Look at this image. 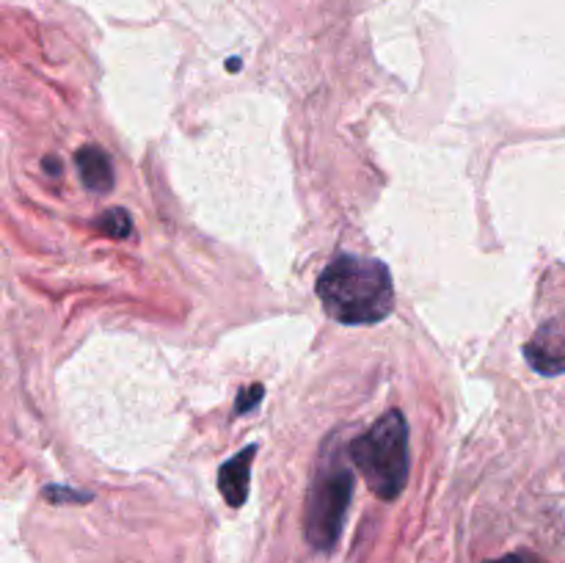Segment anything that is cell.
Here are the masks:
<instances>
[{
  "label": "cell",
  "instance_id": "obj_5",
  "mask_svg": "<svg viewBox=\"0 0 565 563\" xmlns=\"http://www.w3.org/2000/svg\"><path fill=\"white\" fill-rule=\"evenodd\" d=\"M254 456H257V445H248L243 447L241 453H235V456L218 469V489L232 508H241L243 502L248 500Z\"/></svg>",
  "mask_w": 565,
  "mask_h": 563
},
{
  "label": "cell",
  "instance_id": "obj_7",
  "mask_svg": "<svg viewBox=\"0 0 565 563\" xmlns=\"http://www.w3.org/2000/svg\"><path fill=\"white\" fill-rule=\"evenodd\" d=\"M97 230L103 232V235L116 237V241H125V237H130V232H132L130 213H127L125 208L105 210V213L99 215V221H97Z\"/></svg>",
  "mask_w": 565,
  "mask_h": 563
},
{
  "label": "cell",
  "instance_id": "obj_2",
  "mask_svg": "<svg viewBox=\"0 0 565 563\" xmlns=\"http://www.w3.org/2000/svg\"><path fill=\"white\" fill-rule=\"evenodd\" d=\"M351 461L367 480L370 491L392 502L403 495L408 480V423L403 412L390 408L364 434L351 442Z\"/></svg>",
  "mask_w": 565,
  "mask_h": 563
},
{
  "label": "cell",
  "instance_id": "obj_6",
  "mask_svg": "<svg viewBox=\"0 0 565 563\" xmlns=\"http://www.w3.org/2000/svg\"><path fill=\"white\" fill-rule=\"evenodd\" d=\"M81 182L94 193H108L114 188V163L103 147H81L75 155Z\"/></svg>",
  "mask_w": 565,
  "mask_h": 563
},
{
  "label": "cell",
  "instance_id": "obj_3",
  "mask_svg": "<svg viewBox=\"0 0 565 563\" xmlns=\"http://www.w3.org/2000/svg\"><path fill=\"white\" fill-rule=\"evenodd\" d=\"M351 500L353 469L334 450L320 461L312 486H309L307 511H303V535L315 552H331L340 544Z\"/></svg>",
  "mask_w": 565,
  "mask_h": 563
},
{
  "label": "cell",
  "instance_id": "obj_10",
  "mask_svg": "<svg viewBox=\"0 0 565 563\" xmlns=\"http://www.w3.org/2000/svg\"><path fill=\"white\" fill-rule=\"evenodd\" d=\"M489 563H527V555H505V557H497V561Z\"/></svg>",
  "mask_w": 565,
  "mask_h": 563
},
{
  "label": "cell",
  "instance_id": "obj_8",
  "mask_svg": "<svg viewBox=\"0 0 565 563\" xmlns=\"http://www.w3.org/2000/svg\"><path fill=\"white\" fill-rule=\"evenodd\" d=\"M42 495L47 497L50 502H55V506H81V502L92 500V495H86V491L64 489V486H47Z\"/></svg>",
  "mask_w": 565,
  "mask_h": 563
},
{
  "label": "cell",
  "instance_id": "obj_9",
  "mask_svg": "<svg viewBox=\"0 0 565 563\" xmlns=\"http://www.w3.org/2000/svg\"><path fill=\"white\" fill-rule=\"evenodd\" d=\"M265 397V386L263 384H252L246 392H241L235 401V414H248L259 406V401Z\"/></svg>",
  "mask_w": 565,
  "mask_h": 563
},
{
  "label": "cell",
  "instance_id": "obj_1",
  "mask_svg": "<svg viewBox=\"0 0 565 563\" xmlns=\"http://www.w3.org/2000/svg\"><path fill=\"white\" fill-rule=\"evenodd\" d=\"M323 309L345 326H373L395 309V285L381 259L340 254L318 279Z\"/></svg>",
  "mask_w": 565,
  "mask_h": 563
},
{
  "label": "cell",
  "instance_id": "obj_4",
  "mask_svg": "<svg viewBox=\"0 0 565 563\" xmlns=\"http://www.w3.org/2000/svg\"><path fill=\"white\" fill-rule=\"evenodd\" d=\"M524 357L541 375L565 373V312L539 326L533 340L524 348Z\"/></svg>",
  "mask_w": 565,
  "mask_h": 563
}]
</instances>
